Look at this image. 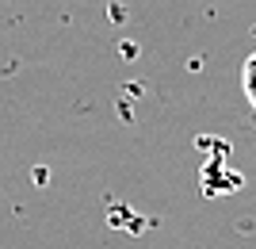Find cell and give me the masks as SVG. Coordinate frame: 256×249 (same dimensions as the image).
I'll list each match as a JSON object with an SVG mask.
<instances>
[{
  "label": "cell",
  "instance_id": "1",
  "mask_svg": "<svg viewBox=\"0 0 256 249\" xmlns=\"http://www.w3.org/2000/svg\"><path fill=\"white\" fill-rule=\"evenodd\" d=\"M241 92H245L248 108H256V50L245 58V65H241Z\"/></svg>",
  "mask_w": 256,
  "mask_h": 249
}]
</instances>
